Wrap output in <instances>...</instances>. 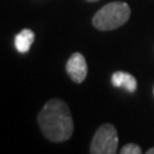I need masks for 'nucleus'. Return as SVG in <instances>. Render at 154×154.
Masks as SVG:
<instances>
[{"label":"nucleus","mask_w":154,"mask_h":154,"mask_svg":"<svg viewBox=\"0 0 154 154\" xmlns=\"http://www.w3.org/2000/svg\"><path fill=\"white\" fill-rule=\"evenodd\" d=\"M37 122L44 136L50 141L62 143L73 132V119L69 108L63 100H49L37 116Z\"/></svg>","instance_id":"obj_1"},{"label":"nucleus","mask_w":154,"mask_h":154,"mask_svg":"<svg viewBox=\"0 0 154 154\" xmlns=\"http://www.w3.org/2000/svg\"><path fill=\"white\" fill-rule=\"evenodd\" d=\"M131 9L123 2H113L104 5L93 18V25L100 31H110L123 26L128 21Z\"/></svg>","instance_id":"obj_2"},{"label":"nucleus","mask_w":154,"mask_h":154,"mask_svg":"<svg viewBox=\"0 0 154 154\" xmlns=\"http://www.w3.org/2000/svg\"><path fill=\"white\" fill-rule=\"evenodd\" d=\"M118 149V135L113 125H102L93 137L90 153L93 154H114Z\"/></svg>","instance_id":"obj_3"},{"label":"nucleus","mask_w":154,"mask_h":154,"mask_svg":"<svg viewBox=\"0 0 154 154\" xmlns=\"http://www.w3.org/2000/svg\"><path fill=\"white\" fill-rule=\"evenodd\" d=\"M66 71L73 82L81 84L88 76V64H86L85 57L81 53L72 54L66 64Z\"/></svg>","instance_id":"obj_4"},{"label":"nucleus","mask_w":154,"mask_h":154,"mask_svg":"<svg viewBox=\"0 0 154 154\" xmlns=\"http://www.w3.org/2000/svg\"><path fill=\"white\" fill-rule=\"evenodd\" d=\"M112 85L114 88H122L125 90H127L128 93H134L137 88V81L136 79L131 75L127 73V72L123 71H117L112 75Z\"/></svg>","instance_id":"obj_5"},{"label":"nucleus","mask_w":154,"mask_h":154,"mask_svg":"<svg viewBox=\"0 0 154 154\" xmlns=\"http://www.w3.org/2000/svg\"><path fill=\"white\" fill-rule=\"evenodd\" d=\"M33 40H35V33H33V31L28 30V28H25V30H22L16 36V38H14V45H16V49L23 54V53H27L30 50Z\"/></svg>","instance_id":"obj_6"},{"label":"nucleus","mask_w":154,"mask_h":154,"mask_svg":"<svg viewBox=\"0 0 154 154\" xmlns=\"http://www.w3.org/2000/svg\"><path fill=\"white\" fill-rule=\"evenodd\" d=\"M121 154H141V148L136 144H126L122 146Z\"/></svg>","instance_id":"obj_7"},{"label":"nucleus","mask_w":154,"mask_h":154,"mask_svg":"<svg viewBox=\"0 0 154 154\" xmlns=\"http://www.w3.org/2000/svg\"><path fill=\"white\" fill-rule=\"evenodd\" d=\"M146 154H154V148H152V149H149V150L146 152Z\"/></svg>","instance_id":"obj_8"},{"label":"nucleus","mask_w":154,"mask_h":154,"mask_svg":"<svg viewBox=\"0 0 154 154\" xmlns=\"http://www.w3.org/2000/svg\"><path fill=\"white\" fill-rule=\"evenodd\" d=\"M88 2H98V0H88Z\"/></svg>","instance_id":"obj_9"},{"label":"nucleus","mask_w":154,"mask_h":154,"mask_svg":"<svg viewBox=\"0 0 154 154\" xmlns=\"http://www.w3.org/2000/svg\"><path fill=\"white\" fill-rule=\"evenodd\" d=\"M153 94H154V88H153Z\"/></svg>","instance_id":"obj_10"}]
</instances>
